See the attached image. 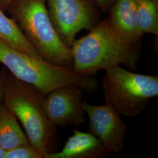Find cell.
Instances as JSON below:
<instances>
[{"label":"cell","mask_w":158,"mask_h":158,"mask_svg":"<svg viewBox=\"0 0 158 158\" xmlns=\"http://www.w3.org/2000/svg\"><path fill=\"white\" fill-rule=\"evenodd\" d=\"M0 40L12 48L34 57L42 58L26 38L17 23L0 7Z\"/></svg>","instance_id":"cell-12"},{"label":"cell","mask_w":158,"mask_h":158,"mask_svg":"<svg viewBox=\"0 0 158 158\" xmlns=\"http://www.w3.org/2000/svg\"><path fill=\"white\" fill-rule=\"evenodd\" d=\"M105 71L102 85L106 103L121 116L138 115L158 96V75L136 73L120 66Z\"/></svg>","instance_id":"cell-5"},{"label":"cell","mask_w":158,"mask_h":158,"mask_svg":"<svg viewBox=\"0 0 158 158\" xmlns=\"http://www.w3.org/2000/svg\"><path fill=\"white\" fill-rule=\"evenodd\" d=\"M8 72L5 66L0 68V103L2 102L4 100Z\"/></svg>","instance_id":"cell-15"},{"label":"cell","mask_w":158,"mask_h":158,"mask_svg":"<svg viewBox=\"0 0 158 158\" xmlns=\"http://www.w3.org/2000/svg\"><path fill=\"white\" fill-rule=\"evenodd\" d=\"M62 149L51 153L45 158H104L111 153L96 136L89 132L73 130Z\"/></svg>","instance_id":"cell-10"},{"label":"cell","mask_w":158,"mask_h":158,"mask_svg":"<svg viewBox=\"0 0 158 158\" xmlns=\"http://www.w3.org/2000/svg\"><path fill=\"white\" fill-rule=\"evenodd\" d=\"M28 143V139L15 114L4 102L0 103V145L8 151Z\"/></svg>","instance_id":"cell-11"},{"label":"cell","mask_w":158,"mask_h":158,"mask_svg":"<svg viewBox=\"0 0 158 158\" xmlns=\"http://www.w3.org/2000/svg\"><path fill=\"white\" fill-rule=\"evenodd\" d=\"M83 107L89 117L90 132L111 153L123 151L128 128L121 115L106 103L97 106L84 101Z\"/></svg>","instance_id":"cell-7"},{"label":"cell","mask_w":158,"mask_h":158,"mask_svg":"<svg viewBox=\"0 0 158 158\" xmlns=\"http://www.w3.org/2000/svg\"><path fill=\"white\" fill-rule=\"evenodd\" d=\"M77 73L93 76L98 71L124 65L135 70L141 58V46L126 44L115 34L107 19L101 21L85 36L70 47Z\"/></svg>","instance_id":"cell-1"},{"label":"cell","mask_w":158,"mask_h":158,"mask_svg":"<svg viewBox=\"0 0 158 158\" xmlns=\"http://www.w3.org/2000/svg\"><path fill=\"white\" fill-rule=\"evenodd\" d=\"M51 22L60 38L70 48L80 31L100 23L93 0H46Z\"/></svg>","instance_id":"cell-6"},{"label":"cell","mask_w":158,"mask_h":158,"mask_svg":"<svg viewBox=\"0 0 158 158\" xmlns=\"http://www.w3.org/2000/svg\"><path fill=\"white\" fill-rule=\"evenodd\" d=\"M0 63L17 79L34 86L45 96L54 89L66 85H76L85 92L98 90L100 85L94 76L74 72L32 56L6 45L0 40Z\"/></svg>","instance_id":"cell-3"},{"label":"cell","mask_w":158,"mask_h":158,"mask_svg":"<svg viewBox=\"0 0 158 158\" xmlns=\"http://www.w3.org/2000/svg\"><path fill=\"white\" fill-rule=\"evenodd\" d=\"M13 1L14 0H0V7L4 11L7 9Z\"/></svg>","instance_id":"cell-17"},{"label":"cell","mask_w":158,"mask_h":158,"mask_svg":"<svg viewBox=\"0 0 158 158\" xmlns=\"http://www.w3.org/2000/svg\"><path fill=\"white\" fill-rule=\"evenodd\" d=\"M45 97L34 86L8 72L3 102L19 120L29 143L43 158L57 151L60 142L57 127L46 112Z\"/></svg>","instance_id":"cell-2"},{"label":"cell","mask_w":158,"mask_h":158,"mask_svg":"<svg viewBox=\"0 0 158 158\" xmlns=\"http://www.w3.org/2000/svg\"><path fill=\"white\" fill-rule=\"evenodd\" d=\"M85 92L79 86L66 85L56 88L46 95L45 108L51 122L56 127L83 124Z\"/></svg>","instance_id":"cell-8"},{"label":"cell","mask_w":158,"mask_h":158,"mask_svg":"<svg viewBox=\"0 0 158 158\" xmlns=\"http://www.w3.org/2000/svg\"><path fill=\"white\" fill-rule=\"evenodd\" d=\"M5 158H43V157L30 143H28L6 151Z\"/></svg>","instance_id":"cell-14"},{"label":"cell","mask_w":158,"mask_h":158,"mask_svg":"<svg viewBox=\"0 0 158 158\" xmlns=\"http://www.w3.org/2000/svg\"><path fill=\"white\" fill-rule=\"evenodd\" d=\"M116 0H93L96 6L102 11L108 12Z\"/></svg>","instance_id":"cell-16"},{"label":"cell","mask_w":158,"mask_h":158,"mask_svg":"<svg viewBox=\"0 0 158 158\" xmlns=\"http://www.w3.org/2000/svg\"><path fill=\"white\" fill-rule=\"evenodd\" d=\"M108 12V22L119 38L126 44L141 46L143 35L136 19L135 0H116Z\"/></svg>","instance_id":"cell-9"},{"label":"cell","mask_w":158,"mask_h":158,"mask_svg":"<svg viewBox=\"0 0 158 158\" xmlns=\"http://www.w3.org/2000/svg\"><path fill=\"white\" fill-rule=\"evenodd\" d=\"M6 10L44 60L57 66L72 68L71 49L54 28L46 0H14Z\"/></svg>","instance_id":"cell-4"},{"label":"cell","mask_w":158,"mask_h":158,"mask_svg":"<svg viewBox=\"0 0 158 158\" xmlns=\"http://www.w3.org/2000/svg\"><path fill=\"white\" fill-rule=\"evenodd\" d=\"M136 19L143 35L158 36V0H135Z\"/></svg>","instance_id":"cell-13"},{"label":"cell","mask_w":158,"mask_h":158,"mask_svg":"<svg viewBox=\"0 0 158 158\" xmlns=\"http://www.w3.org/2000/svg\"><path fill=\"white\" fill-rule=\"evenodd\" d=\"M6 151L0 145V158H5Z\"/></svg>","instance_id":"cell-18"}]
</instances>
